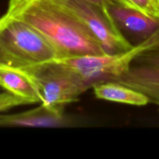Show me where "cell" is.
Listing matches in <instances>:
<instances>
[{"mask_svg": "<svg viewBox=\"0 0 159 159\" xmlns=\"http://www.w3.org/2000/svg\"><path fill=\"white\" fill-rule=\"evenodd\" d=\"M54 47L31 26L0 18V67L22 70L58 58Z\"/></svg>", "mask_w": 159, "mask_h": 159, "instance_id": "2", "label": "cell"}, {"mask_svg": "<svg viewBox=\"0 0 159 159\" xmlns=\"http://www.w3.org/2000/svg\"><path fill=\"white\" fill-rule=\"evenodd\" d=\"M32 104L30 101L26 99L15 96L8 92L0 93V113L6 112L14 107L23 105Z\"/></svg>", "mask_w": 159, "mask_h": 159, "instance_id": "11", "label": "cell"}, {"mask_svg": "<svg viewBox=\"0 0 159 159\" xmlns=\"http://www.w3.org/2000/svg\"><path fill=\"white\" fill-rule=\"evenodd\" d=\"M109 11L120 30H124V33L136 37L140 43L159 31V18L147 15L138 9L110 5Z\"/></svg>", "mask_w": 159, "mask_h": 159, "instance_id": "8", "label": "cell"}, {"mask_svg": "<svg viewBox=\"0 0 159 159\" xmlns=\"http://www.w3.org/2000/svg\"><path fill=\"white\" fill-rule=\"evenodd\" d=\"M74 122L64 110L43 103L27 111L0 114V127H67Z\"/></svg>", "mask_w": 159, "mask_h": 159, "instance_id": "7", "label": "cell"}, {"mask_svg": "<svg viewBox=\"0 0 159 159\" xmlns=\"http://www.w3.org/2000/svg\"><path fill=\"white\" fill-rule=\"evenodd\" d=\"M92 88L95 96L99 99L137 107H143L149 103L148 99L144 94L114 81L96 82Z\"/></svg>", "mask_w": 159, "mask_h": 159, "instance_id": "10", "label": "cell"}, {"mask_svg": "<svg viewBox=\"0 0 159 159\" xmlns=\"http://www.w3.org/2000/svg\"><path fill=\"white\" fill-rule=\"evenodd\" d=\"M18 71L37 85L43 99L41 103L62 110L67 104L79 101V96L92 88L81 76L56 60Z\"/></svg>", "mask_w": 159, "mask_h": 159, "instance_id": "3", "label": "cell"}, {"mask_svg": "<svg viewBox=\"0 0 159 159\" xmlns=\"http://www.w3.org/2000/svg\"><path fill=\"white\" fill-rule=\"evenodd\" d=\"M0 87L8 93L30 101L32 104L41 103L43 100L37 85L18 70L0 67Z\"/></svg>", "mask_w": 159, "mask_h": 159, "instance_id": "9", "label": "cell"}, {"mask_svg": "<svg viewBox=\"0 0 159 159\" xmlns=\"http://www.w3.org/2000/svg\"><path fill=\"white\" fill-rule=\"evenodd\" d=\"M154 5H155V7L156 9L157 12H158V15L159 17V0H153Z\"/></svg>", "mask_w": 159, "mask_h": 159, "instance_id": "14", "label": "cell"}, {"mask_svg": "<svg viewBox=\"0 0 159 159\" xmlns=\"http://www.w3.org/2000/svg\"><path fill=\"white\" fill-rule=\"evenodd\" d=\"M130 6L148 16L159 18L153 0H126Z\"/></svg>", "mask_w": 159, "mask_h": 159, "instance_id": "12", "label": "cell"}, {"mask_svg": "<svg viewBox=\"0 0 159 159\" xmlns=\"http://www.w3.org/2000/svg\"><path fill=\"white\" fill-rule=\"evenodd\" d=\"M85 1L96 5L108 14H110V11H109V6L110 5H119V6L132 8L126 0H85Z\"/></svg>", "mask_w": 159, "mask_h": 159, "instance_id": "13", "label": "cell"}, {"mask_svg": "<svg viewBox=\"0 0 159 159\" xmlns=\"http://www.w3.org/2000/svg\"><path fill=\"white\" fill-rule=\"evenodd\" d=\"M5 15L43 36L57 51V59L108 54L89 30L54 0H9Z\"/></svg>", "mask_w": 159, "mask_h": 159, "instance_id": "1", "label": "cell"}, {"mask_svg": "<svg viewBox=\"0 0 159 159\" xmlns=\"http://www.w3.org/2000/svg\"><path fill=\"white\" fill-rule=\"evenodd\" d=\"M90 31L108 54L130 50L134 45L122 34L110 14L85 0H54Z\"/></svg>", "mask_w": 159, "mask_h": 159, "instance_id": "5", "label": "cell"}, {"mask_svg": "<svg viewBox=\"0 0 159 159\" xmlns=\"http://www.w3.org/2000/svg\"><path fill=\"white\" fill-rule=\"evenodd\" d=\"M158 37L159 31L123 52L102 55L75 56L56 61L75 71L92 87L96 82L111 81L124 75L129 69L135 57L154 43Z\"/></svg>", "mask_w": 159, "mask_h": 159, "instance_id": "4", "label": "cell"}, {"mask_svg": "<svg viewBox=\"0 0 159 159\" xmlns=\"http://www.w3.org/2000/svg\"><path fill=\"white\" fill-rule=\"evenodd\" d=\"M111 81L140 92L149 103L159 106V37L135 57L124 75Z\"/></svg>", "mask_w": 159, "mask_h": 159, "instance_id": "6", "label": "cell"}]
</instances>
